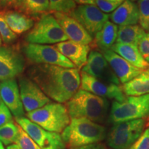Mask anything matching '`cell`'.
<instances>
[{
	"instance_id": "13",
	"label": "cell",
	"mask_w": 149,
	"mask_h": 149,
	"mask_svg": "<svg viewBox=\"0 0 149 149\" xmlns=\"http://www.w3.org/2000/svg\"><path fill=\"white\" fill-rule=\"evenodd\" d=\"M19 90L24 109L27 113L40 109L51 102L50 99L30 78H19Z\"/></svg>"
},
{
	"instance_id": "21",
	"label": "cell",
	"mask_w": 149,
	"mask_h": 149,
	"mask_svg": "<svg viewBox=\"0 0 149 149\" xmlns=\"http://www.w3.org/2000/svg\"><path fill=\"white\" fill-rule=\"evenodd\" d=\"M1 13L9 28L16 35L26 32L34 26L32 18L18 11L3 10Z\"/></svg>"
},
{
	"instance_id": "24",
	"label": "cell",
	"mask_w": 149,
	"mask_h": 149,
	"mask_svg": "<svg viewBox=\"0 0 149 149\" xmlns=\"http://www.w3.org/2000/svg\"><path fill=\"white\" fill-rule=\"evenodd\" d=\"M146 31L139 25L120 26L118 27L116 43L133 44L137 46Z\"/></svg>"
},
{
	"instance_id": "5",
	"label": "cell",
	"mask_w": 149,
	"mask_h": 149,
	"mask_svg": "<svg viewBox=\"0 0 149 149\" xmlns=\"http://www.w3.org/2000/svg\"><path fill=\"white\" fill-rule=\"evenodd\" d=\"M147 117H149V94L128 96L122 102H113L110 111L109 121L117 124Z\"/></svg>"
},
{
	"instance_id": "18",
	"label": "cell",
	"mask_w": 149,
	"mask_h": 149,
	"mask_svg": "<svg viewBox=\"0 0 149 149\" xmlns=\"http://www.w3.org/2000/svg\"><path fill=\"white\" fill-rule=\"evenodd\" d=\"M54 46L69 59L77 69H81L86 64L91 49L88 45L67 40L56 44Z\"/></svg>"
},
{
	"instance_id": "30",
	"label": "cell",
	"mask_w": 149,
	"mask_h": 149,
	"mask_svg": "<svg viewBox=\"0 0 149 149\" xmlns=\"http://www.w3.org/2000/svg\"><path fill=\"white\" fill-rule=\"evenodd\" d=\"M19 131V133L16 144L18 145L20 149H42L20 126Z\"/></svg>"
},
{
	"instance_id": "28",
	"label": "cell",
	"mask_w": 149,
	"mask_h": 149,
	"mask_svg": "<svg viewBox=\"0 0 149 149\" xmlns=\"http://www.w3.org/2000/svg\"><path fill=\"white\" fill-rule=\"evenodd\" d=\"M139 22L140 26L149 33V0H138Z\"/></svg>"
},
{
	"instance_id": "6",
	"label": "cell",
	"mask_w": 149,
	"mask_h": 149,
	"mask_svg": "<svg viewBox=\"0 0 149 149\" xmlns=\"http://www.w3.org/2000/svg\"><path fill=\"white\" fill-rule=\"evenodd\" d=\"M28 44H58L68 40L63 29L54 15H42L38 22L33 26L25 37Z\"/></svg>"
},
{
	"instance_id": "29",
	"label": "cell",
	"mask_w": 149,
	"mask_h": 149,
	"mask_svg": "<svg viewBox=\"0 0 149 149\" xmlns=\"http://www.w3.org/2000/svg\"><path fill=\"white\" fill-rule=\"evenodd\" d=\"M0 36L1 40L6 44L13 43L17 39V35L11 31L6 22L5 21L1 12H0Z\"/></svg>"
},
{
	"instance_id": "23",
	"label": "cell",
	"mask_w": 149,
	"mask_h": 149,
	"mask_svg": "<svg viewBox=\"0 0 149 149\" xmlns=\"http://www.w3.org/2000/svg\"><path fill=\"white\" fill-rule=\"evenodd\" d=\"M126 96H141L149 94V70H144L138 76L122 86Z\"/></svg>"
},
{
	"instance_id": "12",
	"label": "cell",
	"mask_w": 149,
	"mask_h": 149,
	"mask_svg": "<svg viewBox=\"0 0 149 149\" xmlns=\"http://www.w3.org/2000/svg\"><path fill=\"white\" fill-rule=\"evenodd\" d=\"M25 68V59L15 48L0 46V81L15 79Z\"/></svg>"
},
{
	"instance_id": "26",
	"label": "cell",
	"mask_w": 149,
	"mask_h": 149,
	"mask_svg": "<svg viewBox=\"0 0 149 149\" xmlns=\"http://www.w3.org/2000/svg\"><path fill=\"white\" fill-rule=\"evenodd\" d=\"M19 126L11 122L0 126V141L5 145H10L17 143Z\"/></svg>"
},
{
	"instance_id": "27",
	"label": "cell",
	"mask_w": 149,
	"mask_h": 149,
	"mask_svg": "<svg viewBox=\"0 0 149 149\" xmlns=\"http://www.w3.org/2000/svg\"><path fill=\"white\" fill-rule=\"evenodd\" d=\"M50 10L69 15L76 8L74 0H48Z\"/></svg>"
},
{
	"instance_id": "7",
	"label": "cell",
	"mask_w": 149,
	"mask_h": 149,
	"mask_svg": "<svg viewBox=\"0 0 149 149\" xmlns=\"http://www.w3.org/2000/svg\"><path fill=\"white\" fill-rule=\"evenodd\" d=\"M144 119L126 121L115 124L108 136V144L113 149H128L144 131Z\"/></svg>"
},
{
	"instance_id": "3",
	"label": "cell",
	"mask_w": 149,
	"mask_h": 149,
	"mask_svg": "<svg viewBox=\"0 0 149 149\" xmlns=\"http://www.w3.org/2000/svg\"><path fill=\"white\" fill-rule=\"evenodd\" d=\"M61 137L71 148H79L103 140L106 129L103 126L86 118L70 119V122L63 130Z\"/></svg>"
},
{
	"instance_id": "37",
	"label": "cell",
	"mask_w": 149,
	"mask_h": 149,
	"mask_svg": "<svg viewBox=\"0 0 149 149\" xmlns=\"http://www.w3.org/2000/svg\"><path fill=\"white\" fill-rule=\"evenodd\" d=\"M95 0H74L75 3L79 5H95Z\"/></svg>"
},
{
	"instance_id": "15",
	"label": "cell",
	"mask_w": 149,
	"mask_h": 149,
	"mask_svg": "<svg viewBox=\"0 0 149 149\" xmlns=\"http://www.w3.org/2000/svg\"><path fill=\"white\" fill-rule=\"evenodd\" d=\"M101 53L118 78L120 84H124L127 83L144 71V70L133 66L111 49L102 51Z\"/></svg>"
},
{
	"instance_id": "41",
	"label": "cell",
	"mask_w": 149,
	"mask_h": 149,
	"mask_svg": "<svg viewBox=\"0 0 149 149\" xmlns=\"http://www.w3.org/2000/svg\"><path fill=\"white\" fill-rule=\"evenodd\" d=\"M1 42H2V40H1V36H0V46H1Z\"/></svg>"
},
{
	"instance_id": "16",
	"label": "cell",
	"mask_w": 149,
	"mask_h": 149,
	"mask_svg": "<svg viewBox=\"0 0 149 149\" xmlns=\"http://www.w3.org/2000/svg\"><path fill=\"white\" fill-rule=\"evenodd\" d=\"M54 16L68 40L85 45L92 44L93 37L79 22L69 15L61 13H54Z\"/></svg>"
},
{
	"instance_id": "11",
	"label": "cell",
	"mask_w": 149,
	"mask_h": 149,
	"mask_svg": "<svg viewBox=\"0 0 149 149\" xmlns=\"http://www.w3.org/2000/svg\"><path fill=\"white\" fill-rule=\"evenodd\" d=\"M80 89L86 91L100 97L122 102L126 96L123 91L122 86L99 80L81 71L80 74Z\"/></svg>"
},
{
	"instance_id": "25",
	"label": "cell",
	"mask_w": 149,
	"mask_h": 149,
	"mask_svg": "<svg viewBox=\"0 0 149 149\" xmlns=\"http://www.w3.org/2000/svg\"><path fill=\"white\" fill-rule=\"evenodd\" d=\"M22 10L33 16L46 14L50 10L48 0H22Z\"/></svg>"
},
{
	"instance_id": "2",
	"label": "cell",
	"mask_w": 149,
	"mask_h": 149,
	"mask_svg": "<svg viewBox=\"0 0 149 149\" xmlns=\"http://www.w3.org/2000/svg\"><path fill=\"white\" fill-rule=\"evenodd\" d=\"M70 118H86L96 123L104 122L107 117L109 102L87 91L79 89L66 102Z\"/></svg>"
},
{
	"instance_id": "20",
	"label": "cell",
	"mask_w": 149,
	"mask_h": 149,
	"mask_svg": "<svg viewBox=\"0 0 149 149\" xmlns=\"http://www.w3.org/2000/svg\"><path fill=\"white\" fill-rule=\"evenodd\" d=\"M111 50L136 68L144 70L149 69V64L142 57L137 46L115 43Z\"/></svg>"
},
{
	"instance_id": "14",
	"label": "cell",
	"mask_w": 149,
	"mask_h": 149,
	"mask_svg": "<svg viewBox=\"0 0 149 149\" xmlns=\"http://www.w3.org/2000/svg\"><path fill=\"white\" fill-rule=\"evenodd\" d=\"M82 72L101 81L120 86L118 78L100 51L94 50L90 52Z\"/></svg>"
},
{
	"instance_id": "8",
	"label": "cell",
	"mask_w": 149,
	"mask_h": 149,
	"mask_svg": "<svg viewBox=\"0 0 149 149\" xmlns=\"http://www.w3.org/2000/svg\"><path fill=\"white\" fill-rule=\"evenodd\" d=\"M22 51L28 60L35 65L48 64L76 68L71 61L63 55L55 46L26 44L23 46Z\"/></svg>"
},
{
	"instance_id": "44",
	"label": "cell",
	"mask_w": 149,
	"mask_h": 149,
	"mask_svg": "<svg viewBox=\"0 0 149 149\" xmlns=\"http://www.w3.org/2000/svg\"><path fill=\"white\" fill-rule=\"evenodd\" d=\"M148 70H149V69H148Z\"/></svg>"
},
{
	"instance_id": "38",
	"label": "cell",
	"mask_w": 149,
	"mask_h": 149,
	"mask_svg": "<svg viewBox=\"0 0 149 149\" xmlns=\"http://www.w3.org/2000/svg\"><path fill=\"white\" fill-rule=\"evenodd\" d=\"M7 149H20L17 144H10L7 147Z\"/></svg>"
},
{
	"instance_id": "9",
	"label": "cell",
	"mask_w": 149,
	"mask_h": 149,
	"mask_svg": "<svg viewBox=\"0 0 149 149\" xmlns=\"http://www.w3.org/2000/svg\"><path fill=\"white\" fill-rule=\"evenodd\" d=\"M15 121L42 149L66 148V144L59 133L46 130L24 117L15 118Z\"/></svg>"
},
{
	"instance_id": "33",
	"label": "cell",
	"mask_w": 149,
	"mask_h": 149,
	"mask_svg": "<svg viewBox=\"0 0 149 149\" xmlns=\"http://www.w3.org/2000/svg\"><path fill=\"white\" fill-rule=\"evenodd\" d=\"M137 48L143 58L149 64V33H146L139 41Z\"/></svg>"
},
{
	"instance_id": "34",
	"label": "cell",
	"mask_w": 149,
	"mask_h": 149,
	"mask_svg": "<svg viewBox=\"0 0 149 149\" xmlns=\"http://www.w3.org/2000/svg\"><path fill=\"white\" fill-rule=\"evenodd\" d=\"M11 122H13L11 112L4 103L1 101L0 102V126Z\"/></svg>"
},
{
	"instance_id": "36",
	"label": "cell",
	"mask_w": 149,
	"mask_h": 149,
	"mask_svg": "<svg viewBox=\"0 0 149 149\" xmlns=\"http://www.w3.org/2000/svg\"><path fill=\"white\" fill-rule=\"evenodd\" d=\"M74 149H106V148L105 147L102 146L101 144H93L86 145V146L79 147V148H76Z\"/></svg>"
},
{
	"instance_id": "10",
	"label": "cell",
	"mask_w": 149,
	"mask_h": 149,
	"mask_svg": "<svg viewBox=\"0 0 149 149\" xmlns=\"http://www.w3.org/2000/svg\"><path fill=\"white\" fill-rule=\"evenodd\" d=\"M93 37L109 19V15L102 12L95 5H79L69 14Z\"/></svg>"
},
{
	"instance_id": "42",
	"label": "cell",
	"mask_w": 149,
	"mask_h": 149,
	"mask_svg": "<svg viewBox=\"0 0 149 149\" xmlns=\"http://www.w3.org/2000/svg\"><path fill=\"white\" fill-rule=\"evenodd\" d=\"M130 1H136V0H130Z\"/></svg>"
},
{
	"instance_id": "4",
	"label": "cell",
	"mask_w": 149,
	"mask_h": 149,
	"mask_svg": "<svg viewBox=\"0 0 149 149\" xmlns=\"http://www.w3.org/2000/svg\"><path fill=\"white\" fill-rule=\"evenodd\" d=\"M33 122L50 132L60 133L69 125L70 118L66 106L50 102L40 109L27 113Z\"/></svg>"
},
{
	"instance_id": "40",
	"label": "cell",
	"mask_w": 149,
	"mask_h": 149,
	"mask_svg": "<svg viewBox=\"0 0 149 149\" xmlns=\"http://www.w3.org/2000/svg\"><path fill=\"white\" fill-rule=\"evenodd\" d=\"M0 149H5L4 147H3V144L1 142V141H0Z\"/></svg>"
},
{
	"instance_id": "32",
	"label": "cell",
	"mask_w": 149,
	"mask_h": 149,
	"mask_svg": "<svg viewBox=\"0 0 149 149\" xmlns=\"http://www.w3.org/2000/svg\"><path fill=\"white\" fill-rule=\"evenodd\" d=\"M129 149H149V126Z\"/></svg>"
},
{
	"instance_id": "17",
	"label": "cell",
	"mask_w": 149,
	"mask_h": 149,
	"mask_svg": "<svg viewBox=\"0 0 149 149\" xmlns=\"http://www.w3.org/2000/svg\"><path fill=\"white\" fill-rule=\"evenodd\" d=\"M0 97L15 118L24 117V109L20 97L19 86L15 79L0 82Z\"/></svg>"
},
{
	"instance_id": "35",
	"label": "cell",
	"mask_w": 149,
	"mask_h": 149,
	"mask_svg": "<svg viewBox=\"0 0 149 149\" xmlns=\"http://www.w3.org/2000/svg\"><path fill=\"white\" fill-rule=\"evenodd\" d=\"M22 0H0V8L10 9L22 8Z\"/></svg>"
},
{
	"instance_id": "39",
	"label": "cell",
	"mask_w": 149,
	"mask_h": 149,
	"mask_svg": "<svg viewBox=\"0 0 149 149\" xmlns=\"http://www.w3.org/2000/svg\"><path fill=\"white\" fill-rule=\"evenodd\" d=\"M109 1H115V2H119V3H122V2H124V1H125V0H109Z\"/></svg>"
},
{
	"instance_id": "43",
	"label": "cell",
	"mask_w": 149,
	"mask_h": 149,
	"mask_svg": "<svg viewBox=\"0 0 149 149\" xmlns=\"http://www.w3.org/2000/svg\"><path fill=\"white\" fill-rule=\"evenodd\" d=\"M1 97H0V102H1Z\"/></svg>"
},
{
	"instance_id": "31",
	"label": "cell",
	"mask_w": 149,
	"mask_h": 149,
	"mask_svg": "<svg viewBox=\"0 0 149 149\" xmlns=\"http://www.w3.org/2000/svg\"><path fill=\"white\" fill-rule=\"evenodd\" d=\"M121 4V3L111 1L109 0H95V5L104 13L113 12L117 7Z\"/></svg>"
},
{
	"instance_id": "19",
	"label": "cell",
	"mask_w": 149,
	"mask_h": 149,
	"mask_svg": "<svg viewBox=\"0 0 149 149\" xmlns=\"http://www.w3.org/2000/svg\"><path fill=\"white\" fill-rule=\"evenodd\" d=\"M111 22L116 25H137L139 22V10L137 5L130 1L125 0L109 15Z\"/></svg>"
},
{
	"instance_id": "22",
	"label": "cell",
	"mask_w": 149,
	"mask_h": 149,
	"mask_svg": "<svg viewBox=\"0 0 149 149\" xmlns=\"http://www.w3.org/2000/svg\"><path fill=\"white\" fill-rule=\"evenodd\" d=\"M118 27L113 22L107 21L95 36V45L102 51L110 50L115 44Z\"/></svg>"
},
{
	"instance_id": "1",
	"label": "cell",
	"mask_w": 149,
	"mask_h": 149,
	"mask_svg": "<svg viewBox=\"0 0 149 149\" xmlns=\"http://www.w3.org/2000/svg\"><path fill=\"white\" fill-rule=\"evenodd\" d=\"M28 73L48 98L58 103H66L80 88L81 77L77 68L39 64L31 67Z\"/></svg>"
}]
</instances>
